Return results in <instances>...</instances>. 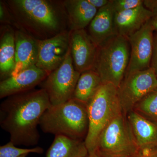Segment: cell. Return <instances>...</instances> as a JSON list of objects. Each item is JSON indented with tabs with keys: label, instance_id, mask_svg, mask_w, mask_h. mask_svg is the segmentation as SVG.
Wrapping results in <instances>:
<instances>
[{
	"label": "cell",
	"instance_id": "obj_1",
	"mask_svg": "<svg viewBox=\"0 0 157 157\" xmlns=\"http://www.w3.org/2000/svg\"><path fill=\"white\" fill-rule=\"evenodd\" d=\"M51 106L42 88L10 96L0 105V125L14 145L35 146L40 139V120Z\"/></svg>",
	"mask_w": 157,
	"mask_h": 157
},
{
	"label": "cell",
	"instance_id": "obj_2",
	"mask_svg": "<svg viewBox=\"0 0 157 157\" xmlns=\"http://www.w3.org/2000/svg\"><path fill=\"white\" fill-rule=\"evenodd\" d=\"M16 24V29L44 40L67 30V21L62 1H6Z\"/></svg>",
	"mask_w": 157,
	"mask_h": 157
},
{
	"label": "cell",
	"instance_id": "obj_3",
	"mask_svg": "<svg viewBox=\"0 0 157 157\" xmlns=\"http://www.w3.org/2000/svg\"><path fill=\"white\" fill-rule=\"evenodd\" d=\"M39 126L45 133L84 140L89 128L86 104L73 98L51 106L42 115Z\"/></svg>",
	"mask_w": 157,
	"mask_h": 157
},
{
	"label": "cell",
	"instance_id": "obj_4",
	"mask_svg": "<svg viewBox=\"0 0 157 157\" xmlns=\"http://www.w3.org/2000/svg\"><path fill=\"white\" fill-rule=\"evenodd\" d=\"M89 128L84 141L89 156L96 154L98 138L106 127L122 113L117 88L109 83H103L86 104Z\"/></svg>",
	"mask_w": 157,
	"mask_h": 157
},
{
	"label": "cell",
	"instance_id": "obj_5",
	"mask_svg": "<svg viewBox=\"0 0 157 157\" xmlns=\"http://www.w3.org/2000/svg\"><path fill=\"white\" fill-rule=\"evenodd\" d=\"M130 52L128 39L120 35H115L98 46L93 70L99 74L103 83L119 87L126 73Z\"/></svg>",
	"mask_w": 157,
	"mask_h": 157
},
{
	"label": "cell",
	"instance_id": "obj_6",
	"mask_svg": "<svg viewBox=\"0 0 157 157\" xmlns=\"http://www.w3.org/2000/svg\"><path fill=\"white\" fill-rule=\"evenodd\" d=\"M139 151L126 115L115 118L100 135L96 154L102 157H132Z\"/></svg>",
	"mask_w": 157,
	"mask_h": 157
},
{
	"label": "cell",
	"instance_id": "obj_7",
	"mask_svg": "<svg viewBox=\"0 0 157 157\" xmlns=\"http://www.w3.org/2000/svg\"><path fill=\"white\" fill-rule=\"evenodd\" d=\"M80 74L74 68L70 48L63 63L42 83V88L47 93L52 106L59 105L73 99Z\"/></svg>",
	"mask_w": 157,
	"mask_h": 157
},
{
	"label": "cell",
	"instance_id": "obj_8",
	"mask_svg": "<svg viewBox=\"0 0 157 157\" xmlns=\"http://www.w3.org/2000/svg\"><path fill=\"white\" fill-rule=\"evenodd\" d=\"M157 88V76L151 67L125 76L117 88L123 112L126 115L148 93Z\"/></svg>",
	"mask_w": 157,
	"mask_h": 157
},
{
	"label": "cell",
	"instance_id": "obj_9",
	"mask_svg": "<svg viewBox=\"0 0 157 157\" xmlns=\"http://www.w3.org/2000/svg\"><path fill=\"white\" fill-rule=\"evenodd\" d=\"M153 31L150 20L129 37L131 52L125 76L150 67L154 49Z\"/></svg>",
	"mask_w": 157,
	"mask_h": 157
},
{
	"label": "cell",
	"instance_id": "obj_10",
	"mask_svg": "<svg viewBox=\"0 0 157 157\" xmlns=\"http://www.w3.org/2000/svg\"><path fill=\"white\" fill-rule=\"evenodd\" d=\"M70 34L67 30L51 38L39 40L36 66L49 74L59 67L70 49Z\"/></svg>",
	"mask_w": 157,
	"mask_h": 157
},
{
	"label": "cell",
	"instance_id": "obj_11",
	"mask_svg": "<svg viewBox=\"0 0 157 157\" xmlns=\"http://www.w3.org/2000/svg\"><path fill=\"white\" fill-rule=\"evenodd\" d=\"M70 48L76 71L82 73L94 70L98 46L85 29L70 31Z\"/></svg>",
	"mask_w": 157,
	"mask_h": 157
},
{
	"label": "cell",
	"instance_id": "obj_12",
	"mask_svg": "<svg viewBox=\"0 0 157 157\" xmlns=\"http://www.w3.org/2000/svg\"><path fill=\"white\" fill-rule=\"evenodd\" d=\"M49 74L45 70L34 66L23 70L15 76L1 80L0 98H8L34 90Z\"/></svg>",
	"mask_w": 157,
	"mask_h": 157
},
{
	"label": "cell",
	"instance_id": "obj_13",
	"mask_svg": "<svg viewBox=\"0 0 157 157\" xmlns=\"http://www.w3.org/2000/svg\"><path fill=\"white\" fill-rule=\"evenodd\" d=\"M39 40L20 29H15V67L11 76L36 66L39 54Z\"/></svg>",
	"mask_w": 157,
	"mask_h": 157
},
{
	"label": "cell",
	"instance_id": "obj_14",
	"mask_svg": "<svg viewBox=\"0 0 157 157\" xmlns=\"http://www.w3.org/2000/svg\"><path fill=\"white\" fill-rule=\"evenodd\" d=\"M126 117L139 151L157 147V122L143 117L133 110Z\"/></svg>",
	"mask_w": 157,
	"mask_h": 157
},
{
	"label": "cell",
	"instance_id": "obj_15",
	"mask_svg": "<svg viewBox=\"0 0 157 157\" xmlns=\"http://www.w3.org/2000/svg\"><path fill=\"white\" fill-rule=\"evenodd\" d=\"M154 14L144 5L135 9L116 13L114 27L116 34L128 39L151 19Z\"/></svg>",
	"mask_w": 157,
	"mask_h": 157
},
{
	"label": "cell",
	"instance_id": "obj_16",
	"mask_svg": "<svg viewBox=\"0 0 157 157\" xmlns=\"http://www.w3.org/2000/svg\"><path fill=\"white\" fill-rule=\"evenodd\" d=\"M115 14L110 0L107 6L98 10L89 25L88 33L98 47L117 35L114 27Z\"/></svg>",
	"mask_w": 157,
	"mask_h": 157
},
{
	"label": "cell",
	"instance_id": "obj_17",
	"mask_svg": "<svg viewBox=\"0 0 157 157\" xmlns=\"http://www.w3.org/2000/svg\"><path fill=\"white\" fill-rule=\"evenodd\" d=\"M69 31L85 29L97 14L98 9L87 0L62 1Z\"/></svg>",
	"mask_w": 157,
	"mask_h": 157
},
{
	"label": "cell",
	"instance_id": "obj_18",
	"mask_svg": "<svg viewBox=\"0 0 157 157\" xmlns=\"http://www.w3.org/2000/svg\"><path fill=\"white\" fill-rule=\"evenodd\" d=\"M0 76L1 80L11 76L15 67V30L11 26H1Z\"/></svg>",
	"mask_w": 157,
	"mask_h": 157
},
{
	"label": "cell",
	"instance_id": "obj_19",
	"mask_svg": "<svg viewBox=\"0 0 157 157\" xmlns=\"http://www.w3.org/2000/svg\"><path fill=\"white\" fill-rule=\"evenodd\" d=\"M84 140H74L65 136H56L46 153V157H87Z\"/></svg>",
	"mask_w": 157,
	"mask_h": 157
},
{
	"label": "cell",
	"instance_id": "obj_20",
	"mask_svg": "<svg viewBox=\"0 0 157 157\" xmlns=\"http://www.w3.org/2000/svg\"><path fill=\"white\" fill-rule=\"evenodd\" d=\"M103 84L97 72L92 70L81 73L73 94V99L87 104Z\"/></svg>",
	"mask_w": 157,
	"mask_h": 157
},
{
	"label": "cell",
	"instance_id": "obj_21",
	"mask_svg": "<svg viewBox=\"0 0 157 157\" xmlns=\"http://www.w3.org/2000/svg\"><path fill=\"white\" fill-rule=\"evenodd\" d=\"M133 110L147 119L157 122V88L142 98Z\"/></svg>",
	"mask_w": 157,
	"mask_h": 157
},
{
	"label": "cell",
	"instance_id": "obj_22",
	"mask_svg": "<svg viewBox=\"0 0 157 157\" xmlns=\"http://www.w3.org/2000/svg\"><path fill=\"white\" fill-rule=\"evenodd\" d=\"M43 151V149L39 147L32 148H19L15 146L14 144L10 141L0 147V157H19L30 153L41 154Z\"/></svg>",
	"mask_w": 157,
	"mask_h": 157
},
{
	"label": "cell",
	"instance_id": "obj_23",
	"mask_svg": "<svg viewBox=\"0 0 157 157\" xmlns=\"http://www.w3.org/2000/svg\"><path fill=\"white\" fill-rule=\"evenodd\" d=\"M116 13L128 11L143 5V0H111Z\"/></svg>",
	"mask_w": 157,
	"mask_h": 157
},
{
	"label": "cell",
	"instance_id": "obj_24",
	"mask_svg": "<svg viewBox=\"0 0 157 157\" xmlns=\"http://www.w3.org/2000/svg\"><path fill=\"white\" fill-rule=\"evenodd\" d=\"M0 22L3 25L17 28L16 24L6 1H0Z\"/></svg>",
	"mask_w": 157,
	"mask_h": 157
},
{
	"label": "cell",
	"instance_id": "obj_25",
	"mask_svg": "<svg viewBox=\"0 0 157 157\" xmlns=\"http://www.w3.org/2000/svg\"><path fill=\"white\" fill-rule=\"evenodd\" d=\"M132 157H157V147L151 149L139 151L137 154Z\"/></svg>",
	"mask_w": 157,
	"mask_h": 157
},
{
	"label": "cell",
	"instance_id": "obj_26",
	"mask_svg": "<svg viewBox=\"0 0 157 157\" xmlns=\"http://www.w3.org/2000/svg\"><path fill=\"white\" fill-rule=\"evenodd\" d=\"M143 5L153 13L157 11V0H145L144 1Z\"/></svg>",
	"mask_w": 157,
	"mask_h": 157
},
{
	"label": "cell",
	"instance_id": "obj_27",
	"mask_svg": "<svg viewBox=\"0 0 157 157\" xmlns=\"http://www.w3.org/2000/svg\"><path fill=\"white\" fill-rule=\"evenodd\" d=\"M87 1L91 5L99 10L107 6L110 0H87Z\"/></svg>",
	"mask_w": 157,
	"mask_h": 157
},
{
	"label": "cell",
	"instance_id": "obj_28",
	"mask_svg": "<svg viewBox=\"0 0 157 157\" xmlns=\"http://www.w3.org/2000/svg\"><path fill=\"white\" fill-rule=\"evenodd\" d=\"M151 67L154 69L157 76V41L154 42V49L151 60Z\"/></svg>",
	"mask_w": 157,
	"mask_h": 157
},
{
	"label": "cell",
	"instance_id": "obj_29",
	"mask_svg": "<svg viewBox=\"0 0 157 157\" xmlns=\"http://www.w3.org/2000/svg\"><path fill=\"white\" fill-rule=\"evenodd\" d=\"M153 14V16L150 20L151 23L154 31H157V11Z\"/></svg>",
	"mask_w": 157,
	"mask_h": 157
},
{
	"label": "cell",
	"instance_id": "obj_30",
	"mask_svg": "<svg viewBox=\"0 0 157 157\" xmlns=\"http://www.w3.org/2000/svg\"><path fill=\"white\" fill-rule=\"evenodd\" d=\"M89 157H101V156L97 154H96L92 156H89Z\"/></svg>",
	"mask_w": 157,
	"mask_h": 157
},
{
	"label": "cell",
	"instance_id": "obj_31",
	"mask_svg": "<svg viewBox=\"0 0 157 157\" xmlns=\"http://www.w3.org/2000/svg\"><path fill=\"white\" fill-rule=\"evenodd\" d=\"M28 155L26 154V155H23L21 156H20L19 157H26Z\"/></svg>",
	"mask_w": 157,
	"mask_h": 157
},
{
	"label": "cell",
	"instance_id": "obj_32",
	"mask_svg": "<svg viewBox=\"0 0 157 157\" xmlns=\"http://www.w3.org/2000/svg\"><path fill=\"white\" fill-rule=\"evenodd\" d=\"M127 157V156H121V157Z\"/></svg>",
	"mask_w": 157,
	"mask_h": 157
},
{
	"label": "cell",
	"instance_id": "obj_33",
	"mask_svg": "<svg viewBox=\"0 0 157 157\" xmlns=\"http://www.w3.org/2000/svg\"><path fill=\"white\" fill-rule=\"evenodd\" d=\"M156 40H157V39H156Z\"/></svg>",
	"mask_w": 157,
	"mask_h": 157
},
{
	"label": "cell",
	"instance_id": "obj_34",
	"mask_svg": "<svg viewBox=\"0 0 157 157\" xmlns=\"http://www.w3.org/2000/svg\"><path fill=\"white\" fill-rule=\"evenodd\" d=\"M87 157H89V156H88Z\"/></svg>",
	"mask_w": 157,
	"mask_h": 157
}]
</instances>
